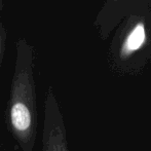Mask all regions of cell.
Instances as JSON below:
<instances>
[{"label": "cell", "instance_id": "obj_1", "mask_svg": "<svg viewBox=\"0 0 151 151\" xmlns=\"http://www.w3.org/2000/svg\"><path fill=\"white\" fill-rule=\"evenodd\" d=\"M101 37L110 40L117 67L135 69L151 62V0L105 1L96 20Z\"/></svg>", "mask_w": 151, "mask_h": 151}, {"label": "cell", "instance_id": "obj_2", "mask_svg": "<svg viewBox=\"0 0 151 151\" xmlns=\"http://www.w3.org/2000/svg\"><path fill=\"white\" fill-rule=\"evenodd\" d=\"M42 151H67L62 117L54 96L48 95L44 107Z\"/></svg>", "mask_w": 151, "mask_h": 151}, {"label": "cell", "instance_id": "obj_3", "mask_svg": "<svg viewBox=\"0 0 151 151\" xmlns=\"http://www.w3.org/2000/svg\"><path fill=\"white\" fill-rule=\"evenodd\" d=\"M105 1H109V2H113V1H117V0H105Z\"/></svg>", "mask_w": 151, "mask_h": 151}]
</instances>
